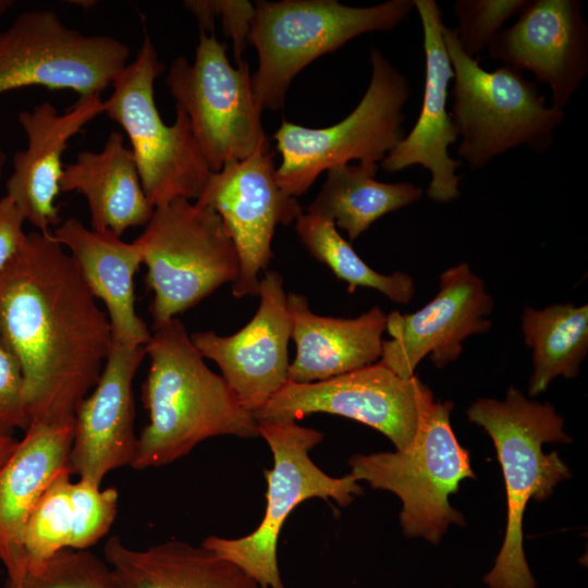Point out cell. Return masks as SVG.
<instances>
[{"label":"cell","instance_id":"1","mask_svg":"<svg viewBox=\"0 0 588 588\" xmlns=\"http://www.w3.org/2000/svg\"><path fill=\"white\" fill-rule=\"evenodd\" d=\"M0 333L20 363L30 424L74 425L113 335L107 313L51 233H27L0 272Z\"/></svg>","mask_w":588,"mask_h":588},{"label":"cell","instance_id":"2","mask_svg":"<svg viewBox=\"0 0 588 588\" xmlns=\"http://www.w3.org/2000/svg\"><path fill=\"white\" fill-rule=\"evenodd\" d=\"M154 331L145 345L150 364L142 387L149 422L137 437L130 466L167 465L213 437H257V420L207 366L183 322L173 318Z\"/></svg>","mask_w":588,"mask_h":588},{"label":"cell","instance_id":"3","mask_svg":"<svg viewBox=\"0 0 588 588\" xmlns=\"http://www.w3.org/2000/svg\"><path fill=\"white\" fill-rule=\"evenodd\" d=\"M467 415L493 440L506 490L505 537L483 581L489 588H537L523 549V516L530 499L549 498L571 475L556 452L542 451L546 442L571 440L563 419L551 405L529 401L514 387L503 402L477 400Z\"/></svg>","mask_w":588,"mask_h":588},{"label":"cell","instance_id":"4","mask_svg":"<svg viewBox=\"0 0 588 588\" xmlns=\"http://www.w3.org/2000/svg\"><path fill=\"white\" fill-rule=\"evenodd\" d=\"M415 10L414 0L350 7L335 0L256 1L248 44L258 54L252 75L261 110H280L294 77L317 58L370 32L392 30Z\"/></svg>","mask_w":588,"mask_h":588},{"label":"cell","instance_id":"5","mask_svg":"<svg viewBox=\"0 0 588 588\" xmlns=\"http://www.w3.org/2000/svg\"><path fill=\"white\" fill-rule=\"evenodd\" d=\"M443 41L453 69L451 115L461 138L457 155L473 170L506 151L527 146L548 150L565 111L547 103L538 85L512 66L486 71L461 48L454 28L444 26Z\"/></svg>","mask_w":588,"mask_h":588},{"label":"cell","instance_id":"6","mask_svg":"<svg viewBox=\"0 0 588 588\" xmlns=\"http://www.w3.org/2000/svg\"><path fill=\"white\" fill-rule=\"evenodd\" d=\"M134 242L147 267L146 285L154 293L149 306L154 330L238 277L235 245L210 207L183 198L158 206Z\"/></svg>","mask_w":588,"mask_h":588},{"label":"cell","instance_id":"7","mask_svg":"<svg viewBox=\"0 0 588 588\" xmlns=\"http://www.w3.org/2000/svg\"><path fill=\"white\" fill-rule=\"evenodd\" d=\"M164 71L145 32L135 60L112 83L103 113L117 122L131 143L142 186L156 208L171 200H197L212 171L195 139L186 113L175 107V121L166 124L155 101V81Z\"/></svg>","mask_w":588,"mask_h":588},{"label":"cell","instance_id":"8","mask_svg":"<svg viewBox=\"0 0 588 588\" xmlns=\"http://www.w3.org/2000/svg\"><path fill=\"white\" fill-rule=\"evenodd\" d=\"M371 78L357 107L339 123L309 128L283 121L273 135L282 162L275 169L290 196L304 194L317 176L351 160L378 163L404 137V107L411 84L377 49L370 50Z\"/></svg>","mask_w":588,"mask_h":588},{"label":"cell","instance_id":"9","mask_svg":"<svg viewBox=\"0 0 588 588\" xmlns=\"http://www.w3.org/2000/svg\"><path fill=\"white\" fill-rule=\"evenodd\" d=\"M453 403L432 402L421 415L411 444L396 452L355 454L351 475L373 489L395 493L403 507L400 520L408 537L438 542L450 524L463 525L462 514L449 503L460 482L475 478L469 453L457 441L451 424Z\"/></svg>","mask_w":588,"mask_h":588},{"label":"cell","instance_id":"10","mask_svg":"<svg viewBox=\"0 0 588 588\" xmlns=\"http://www.w3.org/2000/svg\"><path fill=\"white\" fill-rule=\"evenodd\" d=\"M257 429L273 455V467L265 470L268 488L262 520L247 536H209L201 546L237 565L261 588H285L277 548L291 512L311 498L333 499L346 506L363 489L353 475L331 477L311 461L308 452L322 441V432L293 420H258Z\"/></svg>","mask_w":588,"mask_h":588},{"label":"cell","instance_id":"11","mask_svg":"<svg viewBox=\"0 0 588 588\" xmlns=\"http://www.w3.org/2000/svg\"><path fill=\"white\" fill-rule=\"evenodd\" d=\"M226 50L213 33L199 30L194 61L175 58L164 78L212 172L245 159L268 138L248 63L233 66Z\"/></svg>","mask_w":588,"mask_h":588},{"label":"cell","instance_id":"12","mask_svg":"<svg viewBox=\"0 0 588 588\" xmlns=\"http://www.w3.org/2000/svg\"><path fill=\"white\" fill-rule=\"evenodd\" d=\"M128 57L114 37L85 35L51 10L25 11L0 32V95L28 86L101 95Z\"/></svg>","mask_w":588,"mask_h":588},{"label":"cell","instance_id":"13","mask_svg":"<svg viewBox=\"0 0 588 588\" xmlns=\"http://www.w3.org/2000/svg\"><path fill=\"white\" fill-rule=\"evenodd\" d=\"M432 402L431 391L418 377L402 378L377 362L322 381L289 380L253 416L257 421H296L315 413L339 415L377 429L396 450H404Z\"/></svg>","mask_w":588,"mask_h":588},{"label":"cell","instance_id":"14","mask_svg":"<svg viewBox=\"0 0 588 588\" xmlns=\"http://www.w3.org/2000/svg\"><path fill=\"white\" fill-rule=\"evenodd\" d=\"M196 203L220 216L235 245L240 272L232 283L233 296L257 295L260 272L272 258L277 226L295 222L303 213L297 199L277 182L269 139L245 159L213 172Z\"/></svg>","mask_w":588,"mask_h":588},{"label":"cell","instance_id":"15","mask_svg":"<svg viewBox=\"0 0 588 588\" xmlns=\"http://www.w3.org/2000/svg\"><path fill=\"white\" fill-rule=\"evenodd\" d=\"M492 308L491 295L468 265L451 267L440 277L438 294L422 308L387 315L391 339L382 341L379 362L402 378L413 377L427 355L444 367L461 355L467 336L489 331Z\"/></svg>","mask_w":588,"mask_h":588},{"label":"cell","instance_id":"16","mask_svg":"<svg viewBox=\"0 0 588 588\" xmlns=\"http://www.w3.org/2000/svg\"><path fill=\"white\" fill-rule=\"evenodd\" d=\"M255 316L232 335L195 332L191 340L204 358L215 362L242 406L254 414L289 381L291 319L283 278L265 271Z\"/></svg>","mask_w":588,"mask_h":588},{"label":"cell","instance_id":"17","mask_svg":"<svg viewBox=\"0 0 588 588\" xmlns=\"http://www.w3.org/2000/svg\"><path fill=\"white\" fill-rule=\"evenodd\" d=\"M578 0H528L517 21L490 42L488 56L531 72L564 111L588 74V26Z\"/></svg>","mask_w":588,"mask_h":588},{"label":"cell","instance_id":"18","mask_svg":"<svg viewBox=\"0 0 588 588\" xmlns=\"http://www.w3.org/2000/svg\"><path fill=\"white\" fill-rule=\"evenodd\" d=\"M424 34L425 84L421 109L413 128L381 161L387 173L421 166L431 174L427 196L449 203L460 196V160L449 155L458 131L448 111L449 83L454 73L443 41L442 11L434 0H414Z\"/></svg>","mask_w":588,"mask_h":588},{"label":"cell","instance_id":"19","mask_svg":"<svg viewBox=\"0 0 588 588\" xmlns=\"http://www.w3.org/2000/svg\"><path fill=\"white\" fill-rule=\"evenodd\" d=\"M145 356V346L113 341L97 384L78 405L69 464L79 479L101 486L108 473L131 465L137 442L132 384Z\"/></svg>","mask_w":588,"mask_h":588},{"label":"cell","instance_id":"20","mask_svg":"<svg viewBox=\"0 0 588 588\" xmlns=\"http://www.w3.org/2000/svg\"><path fill=\"white\" fill-rule=\"evenodd\" d=\"M100 113L101 95L79 97L64 113H59L49 101L20 111L17 120L27 146L13 157L5 195L38 232L49 234L62 222L56 205L61 192L62 155L70 139Z\"/></svg>","mask_w":588,"mask_h":588},{"label":"cell","instance_id":"21","mask_svg":"<svg viewBox=\"0 0 588 588\" xmlns=\"http://www.w3.org/2000/svg\"><path fill=\"white\" fill-rule=\"evenodd\" d=\"M73 429L74 425L29 424L0 465V561L14 586L27 574L26 522L57 474L70 465Z\"/></svg>","mask_w":588,"mask_h":588},{"label":"cell","instance_id":"22","mask_svg":"<svg viewBox=\"0 0 588 588\" xmlns=\"http://www.w3.org/2000/svg\"><path fill=\"white\" fill-rule=\"evenodd\" d=\"M296 356L289 380H327L379 362L387 315L377 306L356 318H333L310 310L305 295L286 294Z\"/></svg>","mask_w":588,"mask_h":588},{"label":"cell","instance_id":"23","mask_svg":"<svg viewBox=\"0 0 588 588\" xmlns=\"http://www.w3.org/2000/svg\"><path fill=\"white\" fill-rule=\"evenodd\" d=\"M51 234L69 249L89 291L105 304L113 341L127 347L145 346L151 333L135 308L134 275L142 264L137 244L89 229L73 217Z\"/></svg>","mask_w":588,"mask_h":588},{"label":"cell","instance_id":"24","mask_svg":"<svg viewBox=\"0 0 588 588\" xmlns=\"http://www.w3.org/2000/svg\"><path fill=\"white\" fill-rule=\"evenodd\" d=\"M60 189L86 198L90 229L120 237L130 228L145 226L154 212L132 150L117 131L108 135L101 150H83L63 167Z\"/></svg>","mask_w":588,"mask_h":588},{"label":"cell","instance_id":"25","mask_svg":"<svg viewBox=\"0 0 588 588\" xmlns=\"http://www.w3.org/2000/svg\"><path fill=\"white\" fill-rule=\"evenodd\" d=\"M103 560L117 588H261L231 561L176 539L137 550L112 536Z\"/></svg>","mask_w":588,"mask_h":588},{"label":"cell","instance_id":"26","mask_svg":"<svg viewBox=\"0 0 588 588\" xmlns=\"http://www.w3.org/2000/svg\"><path fill=\"white\" fill-rule=\"evenodd\" d=\"M378 164H339L327 170V177L307 212L345 230L350 243L384 215L418 201L424 193L409 182L383 183L376 180Z\"/></svg>","mask_w":588,"mask_h":588},{"label":"cell","instance_id":"27","mask_svg":"<svg viewBox=\"0 0 588 588\" xmlns=\"http://www.w3.org/2000/svg\"><path fill=\"white\" fill-rule=\"evenodd\" d=\"M525 343L532 350L529 394L544 391L556 376L574 378L588 352V306L554 304L526 307L522 314Z\"/></svg>","mask_w":588,"mask_h":588},{"label":"cell","instance_id":"28","mask_svg":"<svg viewBox=\"0 0 588 588\" xmlns=\"http://www.w3.org/2000/svg\"><path fill=\"white\" fill-rule=\"evenodd\" d=\"M295 230L310 255L346 282L348 293L363 286L375 289L399 304H407L413 298L415 289L409 274L394 272L385 275L375 271L340 235L332 222L303 212L295 221Z\"/></svg>","mask_w":588,"mask_h":588},{"label":"cell","instance_id":"29","mask_svg":"<svg viewBox=\"0 0 588 588\" xmlns=\"http://www.w3.org/2000/svg\"><path fill=\"white\" fill-rule=\"evenodd\" d=\"M70 465L63 467L34 506L24 528L23 549L27 572L39 568L51 556L70 548L72 505Z\"/></svg>","mask_w":588,"mask_h":588},{"label":"cell","instance_id":"30","mask_svg":"<svg viewBox=\"0 0 588 588\" xmlns=\"http://www.w3.org/2000/svg\"><path fill=\"white\" fill-rule=\"evenodd\" d=\"M1 588H117L105 560L87 550L63 549L16 586L5 579Z\"/></svg>","mask_w":588,"mask_h":588},{"label":"cell","instance_id":"31","mask_svg":"<svg viewBox=\"0 0 588 588\" xmlns=\"http://www.w3.org/2000/svg\"><path fill=\"white\" fill-rule=\"evenodd\" d=\"M72 534L70 549L87 550L107 535L118 513L115 488L100 489L85 479L71 485Z\"/></svg>","mask_w":588,"mask_h":588},{"label":"cell","instance_id":"32","mask_svg":"<svg viewBox=\"0 0 588 588\" xmlns=\"http://www.w3.org/2000/svg\"><path fill=\"white\" fill-rule=\"evenodd\" d=\"M528 0H456L454 28L462 50L470 58L478 59L489 47L503 25L512 16L519 14Z\"/></svg>","mask_w":588,"mask_h":588},{"label":"cell","instance_id":"33","mask_svg":"<svg viewBox=\"0 0 588 588\" xmlns=\"http://www.w3.org/2000/svg\"><path fill=\"white\" fill-rule=\"evenodd\" d=\"M183 4L197 20L199 30L213 33L215 21L220 19L223 33L233 41L236 64L244 61L255 4L246 0H187Z\"/></svg>","mask_w":588,"mask_h":588},{"label":"cell","instance_id":"34","mask_svg":"<svg viewBox=\"0 0 588 588\" xmlns=\"http://www.w3.org/2000/svg\"><path fill=\"white\" fill-rule=\"evenodd\" d=\"M30 424L24 400V380L15 355L0 342V431L23 429Z\"/></svg>","mask_w":588,"mask_h":588},{"label":"cell","instance_id":"35","mask_svg":"<svg viewBox=\"0 0 588 588\" xmlns=\"http://www.w3.org/2000/svg\"><path fill=\"white\" fill-rule=\"evenodd\" d=\"M25 219L13 203L4 195L0 198V272L21 250L27 233L24 232Z\"/></svg>","mask_w":588,"mask_h":588},{"label":"cell","instance_id":"36","mask_svg":"<svg viewBox=\"0 0 588 588\" xmlns=\"http://www.w3.org/2000/svg\"><path fill=\"white\" fill-rule=\"evenodd\" d=\"M16 443L17 440L10 432L0 431V465L9 457Z\"/></svg>","mask_w":588,"mask_h":588},{"label":"cell","instance_id":"37","mask_svg":"<svg viewBox=\"0 0 588 588\" xmlns=\"http://www.w3.org/2000/svg\"><path fill=\"white\" fill-rule=\"evenodd\" d=\"M66 3H70L71 5L77 7L83 10H89L93 7H95L98 1L95 0H68Z\"/></svg>","mask_w":588,"mask_h":588},{"label":"cell","instance_id":"38","mask_svg":"<svg viewBox=\"0 0 588 588\" xmlns=\"http://www.w3.org/2000/svg\"><path fill=\"white\" fill-rule=\"evenodd\" d=\"M14 5L13 0H0V17Z\"/></svg>","mask_w":588,"mask_h":588},{"label":"cell","instance_id":"39","mask_svg":"<svg viewBox=\"0 0 588 588\" xmlns=\"http://www.w3.org/2000/svg\"><path fill=\"white\" fill-rule=\"evenodd\" d=\"M5 162H7V155L0 147V179H1L4 166H5Z\"/></svg>","mask_w":588,"mask_h":588},{"label":"cell","instance_id":"40","mask_svg":"<svg viewBox=\"0 0 588 588\" xmlns=\"http://www.w3.org/2000/svg\"><path fill=\"white\" fill-rule=\"evenodd\" d=\"M0 342H1V333H0Z\"/></svg>","mask_w":588,"mask_h":588}]
</instances>
